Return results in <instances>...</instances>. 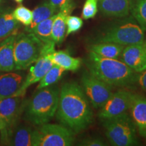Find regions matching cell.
<instances>
[{
  "label": "cell",
  "instance_id": "cell-1",
  "mask_svg": "<svg viewBox=\"0 0 146 146\" xmlns=\"http://www.w3.org/2000/svg\"><path fill=\"white\" fill-rule=\"evenodd\" d=\"M58 121L74 133L86 129L93 122L90 102L81 85L76 82L64 84L60 90L56 110Z\"/></svg>",
  "mask_w": 146,
  "mask_h": 146
},
{
  "label": "cell",
  "instance_id": "cell-2",
  "mask_svg": "<svg viewBox=\"0 0 146 146\" xmlns=\"http://www.w3.org/2000/svg\"><path fill=\"white\" fill-rule=\"evenodd\" d=\"M85 64L90 74L112 87H127L137 83L138 73L120 60L103 58L89 51Z\"/></svg>",
  "mask_w": 146,
  "mask_h": 146
},
{
  "label": "cell",
  "instance_id": "cell-3",
  "mask_svg": "<svg viewBox=\"0 0 146 146\" xmlns=\"http://www.w3.org/2000/svg\"><path fill=\"white\" fill-rule=\"evenodd\" d=\"M60 90L53 85L36 89L35 94L27 102L23 112L24 119L36 126L49 123L56 115Z\"/></svg>",
  "mask_w": 146,
  "mask_h": 146
},
{
  "label": "cell",
  "instance_id": "cell-4",
  "mask_svg": "<svg viewBox=\"0 0 146 146\" xmlns=\"http://www.w3.org/2000/svg\"><path fill=\"white\" fill-rule=\"evenodd\" d=\"M145 41V29L136 20H123L112 24L98 35L93 41L96 43H114L123 46L137 44Z\"/></svg>",
  "mask_w": 146,
  "mask_h": 146
},
{
  "label": "cell",
  "instance_id": "cell-5",
  "mask_svg": "<svg viewBox=\"0 0 146 146\" xmlns=\"http://www.w3.org/2000/svg\"><path fill=\"white\" fill-rule=\"evenodd\" d=\"M102 121L106 135L112 145L133 146L139 144L136 126L128 112Z\"/></svg>",
  "mask_w": 146,
  "mask_h": 146
},
{
  "label": "cell",
  "instance_id": "cell-6",
  "mask_svg": "<svg viewBox=\"0 0 146 146\" xmlns=\"http://www.w3.org/2000/svg\"><path fill=\"white\" fill-rule=\"evenodd\" d=\"M45 44L33 33L16 35L14 43L15 70H26L43 56Z\"/></svg>",
  "mask_w": 146,
  "mask_h": 146
},
{
  "label": "cell",
  "instance_id": "cell-7",
  "mask_svg": "<svg viewBox=\"0 0 146 146\" xmlns=\"http://www.w3.org/2000/svg\"><path fill=\"white\" fill-rule=\"evenodd\" d=\"M74 134L62 125L47 123L33 131L32 146H70L75 140Z\"/></svg>",
  "mask_w": 146,
  "mask_h": 146
},
{
  "label": "cell",
  "instance_id": "cell-8",
  "mask_svg": "<svg viewBox=\"0 0 146 146\" xmlns=\"http://www.w3.org/2000/svg\"><path fill=\"white\" fill-rule=\"evenodd\" d=\"M81 87L94 108L100 109L113 94V87L85 72L81 76Z\"/></svg>",
  "mask_w": 146,
  "mask_h": 146
},
{
  "label": "cell",
  "instance_id": "cell-9",
  "mask_svg": "<svg viewBox=\"0 0 146 146\" xmlns=\"http://www.w3.org/2000/svg\"><path fill=\"white\" fill-rule=\"evenodd\" d=\"M134 94L125 90L113 93L104 106L100 108L98 116L102 120L116 117L128 112Z\"/></svg>",
  "mask_w": 146,
  "mask_h": 146
},
{
  "label": "cell",
  "instance_id": "cell-10",
  "mask_svg": "<svg viewBox=\"0 0 146 146\" xmlns=\"http://www.w3.org/2000/svg\"><path fill=\"white\" fill-rule=\"evenodd\" d=\"M24 97L14 96L0 100V114L6 123L7 129L15 127L22 116L27 103Z\"/></svg>",
  "mask_w": 146,
  "mask_h": 146
},
{
  "label": "cell",
  "instance_id": "cell-11",
  "mask_svg": "<svg viewBox=\"0 0 146 146\" xmlns=\"http://www.w3.org/2000/svg\"><path fill=\"white\" fill-rule=\"evenodd\" d=\"M120 59L135 72L139 73L146 69V41L125 46Z\"/></svg>",
  "mask_w": 146,
  "mask_h": 146
},
{
  "label": "cell",
  "instance_id": "cell-12",
  "mask_svg": "<svg viewBox=\"0 0 146 146\" xmlns=\"http://www.w3.org/2000/svg\"><path fill=\"white\" fill-rule=\"evenodd\" d=\"M53 65L54 64L47 55L41 56L35 62V64L31 67L28 75L25 77L21 89L16 96H25L27 89L33 84L41 81Z\"/></svg>",
  "mask_w": 146,
  "mask_h": 146
},
{
  "label": "cell",
  "instance_id": "cell-13",
  "mask_svg": "<svg viewBox=\"0 0 146 146\" xmlns=\"http://www.w3.org/2000/svg\"><path fill=\"white\" fill-rule=\"evenodd\" d=\"M129 111L138 132L146 139V98L134 94Z\"/></svg>",
  "mask_w": 146,
  "mask_h": 146
},
{
  "label": "cell",
  "instance_id": "cell-14",
  "mask_svg": "<svg viewBox=\"0 0 146 146\" xmlns=\"http://www.w3.org/2000/svg\"><path fill=\"white\" fill-rule=\"evenodd\" d=\"M25 79V74L12 71L0 75V100L16 96Z\"/></svg>",
  "mask_w": 146,
  "mask_h": 146
},
{
  "label": "cell",
  "instance_id": "cell-15",
  "mask_svg": "<svg viewBox=\"0 0 146 146\" xmlns=\"http://www.w3.org/2000/svg\"><path fill=\"white\" fill-rule=\"evenodd\" d=\"M5 131V135L2 139H7V145L14 146H32L33 130L31 127L25 125L9 128Z\"/></svg>",
  "mask_w": 146,
  "mask_h": 146
},
{
  "label": "cell",
  "instance_id": "cell-16",
  "mask_svg": "<svg viewBox=\"0 0 146 146\" xmlns=\"http://www.w3.org/2000/svg\"><path fill=\"white\" fill-rule=\"evenodd\" d=\"M16 35H12L0 42V72L15 70L14 43Z\"/></svg>",
  "mask_w": 146,
  "mask_h": 146
},
{
  "label": "cell",
  "instance_id": "cell-17",
  "mask_svg": "<svg viewBox=\"0 0 146 146\" xmlns=\"http://www.w3.org/2000/svg\"><path fill=\"white\" fill-rule=\"evenodd\" d=\"M99 8L106 16L125 17L130 11V1L129 0H100Z\"/></svg>",
  "mask_w": 146,
  "mask_h": 146
},
{
  "label": "cell",
  "instance_id": "cell-18",
  "mask_svg": "<svg viewBox=\"0 0 146 146\" xmlns=\"http://www.w3.org/2000/svg\"><path fill=\"white\" fill-rule=\"evenodd\" d=\"M53 64L69 71H76L79 69L81 64V59L74 58L66 51H54L47 55Z\"/></svg>",
  "mask_w": 146,
  "mask_h": 146
},
{
  "label": "cell",
  "instance_id": "cell-19",
  "mask_svg": "<svg viewBox=\"0 0 146 146\" xmlns=\"http://www.w3.org/2000/svg\"><path fill=\"white\" fill-rule=\"evenodd\" d=\"M19 27V22L14 18L10 9L0 10V40L17 35Z\"/></svg>",
  "mask_w": 146,
  "mask_h": 146
},
{
  "label": "cell",
  "instance_id": "cell-20",
  "mask_svg": "<svg viewBox=\"0 0 146 146\" xmlns=\"http://www.w3.org/2000/svg\"><path fill=\"white\" fill-rule=\"evenodd\" d=\"M125 47L114 43H96L90 45L89 51L103 58L119 59Z\"/></svg>",
  "mask_w": 146,
  "mask_h": 146
},
{
  "label": "cell",
  "instance_id": "cell-21",
  "mask_svg": "<svg viewBox=\"0 0 146 146\" xmlns=\"http://www.w3.org/2000/svg\"><path fill=\"white\" fill-rule=\"evenodd\" d=\"M68 15L62 11H59L55 15L52 28V38L55 44H61L64 39L66 33V18Z\"/></svg>",
  "mask_w": 146,
  "mask_h": 146
},
{
  "label": "cell",
  "instance_id": "cell-22",
  "mask_svg": "<svg viewBox=\"0 0 146 146\" xmlns=\"http://www.w3.org/2000/svg\"><path fill=\"white\" fill-rule=\"evenodd\" d=\"M55 15L37 24L33 28L26 29V31L33 33L45 45L55 44L52 38V24Z\"/></svg>",
  "mask_w": 146,
  "mask_h": 146
},
{
  "label": "cell",
  "instance_id": "cell-23",
  "mask_svg": "<svg viewBox=\"0 0 146 146\" xmlns=\"http://www.w3.org/2000/svg\"><path fill=\"white\" fill-rule=\"evenodd\" d=\"M33 12V21L30 26L27 27L26 29H31L37 24L52 17L58 12V10L50 1H45L36 6Z\"/></svg>",
  "mask_w": 146,
  "mask_h": 146
},
{
  "label": "cell",
  "instance_id": "cell-24",
  "mask_svg": "<svg viewBox=\"0 0 146 146\" xmlns=\"http://www.w3.org/2000/svg\"><path fill=\"white\" fill-rule=\"evenodd\" d=\"M65 71L64 69L61 67L54 64L50 68V70L45 74L43 78L39 82V83L36 87V89L44 88V87H49L56 83L62 78Z\"/></svg>",
  "mask_w": 146,
  "mask_h": 146
},
{
  "label": "cell",
  "instance_id": "cell-25",
  "mask_svg": "<svg viewBox=\"0 0 146 146\" xmlns=\"http://www.w3.org/2000/svg\"><path fill=\"white\" fill-rule=\"evenodd\" d=\"M132 14L138 23L146 30V0H136L132 7Z\"/></svg>",
  "mask_w": 146,
  "mask_h": 146
},
{
  "label": "cell",
  "instance_id": "cell-26",
  "mask_svg": "<svg viewBox=\"0 0 146 146\" xmlns=\"http://www.w3.org/2000/svg\"><path fill=\"white\" fill-rule=\"evenodd\" d=\"M12 14L16 21L26 27L30 26L33 21V12L24 5H19L13 12Z\"/></svg>",
  "mask_w": 146,
  "mask_h": 146
},
{
  "label": "cell",
  "instance_id": "cell-27",
  "mask_svg": "<svg viewBox=\"0 0 146 146\" xmlns=\"http://www.w3.org/2000/svg\"><path fill=\"white\" fill-rule=\"evenodd\" d=\"M98 0H86L82 10V18L85 20L94 18L98 12Z\"/></svg>",
  "mask_w": 146,
  "mask_h": 146
},
{
  "label": "cell",
  "instance_id": "cell-28",
  "mask_svg": "<svg viewBox=\"0 0 146 146\" xmlns=\"http://www.w3.org/2000/svg\"><path fill=\"white\" fill-rule=\"evenodd\" d=\"M83 25V21L80 17L68 15L66 18V36L78 31Z\"/></svg>",
  "mask_w": 146,
  "mask_h": 146
},
{
  "label": "cell",
  "instance_id": "cell-29",
  "mask_svg": "<svg viewBox=\"0 0 146 146\" xmlns=\"http://www.w3.org/2000/svg\"><path fill=\"white\" fill-rule=\"evenodd\" d=\"M50 2L59 11L66 12L70 15L74 8V4L72 0H50Z\"/></svg>",
  "mask_w": 146,
  "mask_h": 146
},
{
  "label": "cell",
  "instance_id": "cell-30",
  "mask_svg": "<svg viewBox=\"0 0 146 146\" xmlns=\"http://www.w3.org/2000/svg\"><path fill=\"white\" fill-rule=\"evenodd\" d=\"M79 145L83 146H104L106 145L105 141L99 137H87L80 142Z\"/></svg>",
  "mask_w": 146,
  "mask_h": 146
},
{
  "label": "cell",
  "instance_id": "cell-31",
  "mask_svg": "<svg viewBox=\"0 0 146 146\" xmlns=\"http://www.w3.org/2000/svg\"><path fill=\"white\" fill-rule=\"evenodd\" d=\"M137 83L139 85L143 91H146V69L141 72L138 73Z\"/></svg>",
  "mask_w": 146,
  "mask_h": 146
},
{
  "label": "cell",
  "instance_id": "cell-32",
  "mask_svg": "<svg viewBox=\"0 0 146 146\" xmlns=\"http://www.w3.org/2000/svg\"><path fill=\"white\" fill-rule=\"evenodd\" d=\"M6 123H5V120L2 117V116L0 114V131L3 130V129L6 128Z\"/></svg>",
  "mask_w": 146,
  "mask_h": 146
},
{
  "label": "cell",
  "instance_id": "cell-33",
  "mask_svg": "<svg viewBox=\"0 0 146 146\" xmlns=\"http://www.w3.org/2000/svg\"><path fill=\"white\" fill-rule=\"evenodd\" d=\"M14 1H16V2H17V3H21L23 2V0H14Z\"/></svg>",
  "mask_w": 146,
  "mask_h": 146
},
{
  "label": "cell",
  "instance_id": "cell-34",
  "mask_svg": "<svg viewBox=\"0 0 146 146\" xmlns=\"http://www.w3.org/2000/svg\"><path fill=\"white\" fill-rule=\"evenodd\" d=\"M1 0H0V3H1Z\"/></svg>",
  "mask_w": 146,
  "mask_h": 146
},
{
  "label": "cell",
  "instance_id": "cell-35",
  "mask_svg": "<svg viewBox=\"0 0 146 146\" xmlns=\"http://www.w3.org/2000/svg\"><path fill=\"white\" fill-rule=\"evenodd\" d=\"M145 38H146V37H145ZM145 41H146V39H145Z\"/></svg>",
  "mask_w": 146,
  "mask_h": 146
}]
</instances>
